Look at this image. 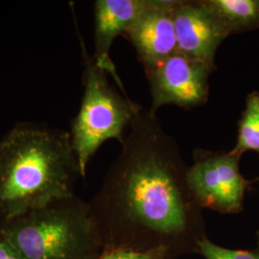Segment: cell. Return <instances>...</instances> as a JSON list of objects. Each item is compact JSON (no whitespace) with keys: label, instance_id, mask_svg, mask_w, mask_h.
I'll list each match as a JSON object with an SVG mask.
<instances>
[{"label":"cell","instance_id":"10","mask_svg":"<svg viewBox=\"0 0 259 259\" xmlns=\"http://www.w3.org/2000/svg\"><path fill=\"white\" fill-rule=\"evenodd\" d=\"M229 36L259 28V0H203Z\"/></svg>","mask_w":259,"mask_h":259},{"label":"cell","instance_id":"5","mask_svg":"<svg viewBox=\"0 0 259 259\" xmlns=\"http://www.w3.org/2000/svg\"><path fill=\"white\" fill-rule=\"evenodd\" d=\"M193 157V164L187 167L186 182L196 203L203 209L222 214L241 212L251 183L241 174V157L232 151L204 149H195Z\"/></svg>","mask_w":259,"mask_h":259},{"label":"cell","instance_id":"14","mask_svg":"<svg viewBox=\"0 0 259 259\" xmlns=\"http://www.w3.org/2000/svg\"><path fill=\"white\" fill-rule=\"evenodd\" d=\"M0 259H26L19 249L0 232Z\"/></svg>","mask_w":259,"mask_h":259},{"label":"cell","instance_id":"1","mask_svg":"<svg viewBox=\"0 0 259 259\" xmlns=\"http://www.w3.org/2000/svg\"><path fill=\"white\" fill-rule=\"evenodd\" d=\"M186 171L176 140L156 112L141 109L119 156L88 203L104 250L162 248L170 259L198 253L207 236Z\"/></svg>","mask_w":259,"mask_h":259},{"label":"cell","instance_id":"2","mask_svg":"<svg viewBox=\"0 0 259 259\" xmlns=\"http://www.w3.org/2000/svg\"><path fill=\"white\" fill-rule=\"evenodd\" d=\"M79 176L69 132L17 123L0 139V221L74 196Z\"/></svg>","mask_w":259,"mask_h":259},{"label":"cell","instance_id":"3","mask_svg":"<svg viewBox=\"0 0 259 259\" xmlns=\"http://www.w3.org/2000/svg\"><path fill=\"white\" fill-rule=\"evenodd\" d=\"M0 232L26 259H97L104 250L89 204L76 195L0 221Z\"/></svg>","mask_w":259,"mask_h":259},{"label":"cell","instance_id":"12","mask_svg":"<svg viewBox=\"0 0 259 259\" xmlns=\"http://www.w3.org/2000/svg\"><path fill=\"white\" fill-rule=\"evenodd\" d=\"M198 253L205 259H259V250H232L221 247L208 237L200 245Z\"/></svg>","mask_w":259,"mask_h":259},{"label":"cell","instance_id":"9","mask_svg":"<svg viewBox=\"0 0 259 259\" xmlns=\"http://www.w3.org/2000/svg\"><path fill=\"white\" fill-rule=\"evenodd\" d=\"M148 0H96L94 2V52L93 61L105 70L128 95L111 61V46L118 36H124L142 12Z\"/></svg>","mask_w":259,"mask_h":259},{"label":"cell","instance_id":"11","mask_svg":"<svg viewBox=\"0 0 259 259\" xmlns=\"http://www.w3.org/2000/svg\"><path fill=\"white\" fill-rule=\"evenodd\" d=\"M242 157L244 153L252 151L259 154V92L253 91L246 97L245 110L238 121L237 140L231 150Z\"/></svg>","mask_w":259,"mask_h":259},{"label":"cell","instance_id":"8","mask_svg":"<svg viewBox=\"0 0 259 259\" xmlns=\"http://www.w3.org/2000/svg\"><path fill=\"white\" fill-rule=\"evenodd\" d=\"M177 0H148L142 12L123 37L135 47L144 69L178 51L173 12Z\"/></svg>","mask_w":259,"mask_h":259},{"label":"cell","instance_id":"4","mask_svg":"<svg viewBox=\"0 0 259 259\" xmlns=\"http://www.w3.org/2000/svg\"><path fill=\"white\" fill-rule=\"evenodd\" d=\"M79 37L83 55V94L69 134L80 174L85 178L88 165L98 149L109 139H116L122 145L127 137L126 130L142 108L111 85L109 74L95 64L83 38Z\"/></svg>","mask_w":259,"mask_h":259},{"label":"cell","instance_id":"6","mask_svg":"<svg viewBox=\"0 0 259 259\" xmlns=\"http://www.w3.org/2000/svg\"><path fill=\"white\" fill-rule=\"evenodd\" d=\"M144 70L152 95L150 110L157 112L166 105L186 110L204 105L209 94L208 79L215 68L178 50Z\"/></svg>","mask_w":259,"mask_h":259},{"label":"cell","instance_id":"15","mask_svg":"<svg viewBox=\"0 0 259 259\" xmlns=\"http://www.w3.org/2000/svg\"><path fill=\"white\" fill-rule=\"evenodd\" d=\"M256 241H257V249L259 250V230L256 232Z\"/></svg>","mask_w":259,"mask_h":259},{"label":"cell","instance_id":"13","mask_svg":"<svg viewBox=\"0 0 259 259\" xmlns=\"http://www.w3.org/2000/svg\"><path fill=\"white\" fill-rule=\"evenodd\" d=\"M97 259H170L165 249L139 251L130 250H103Z\"/></svg>","mask_w":259,"mask_h":259},{"label":"cell","instance_id":"7","mask_svg":"<svg viewBox=\"0 0 259 259\" xmlns=\"http://www.w3.org/2000/svg\"><path fill=\"white\" fill-rule=\"evenodd\" d=\"M178 50L216 69L218 47L229 37L203 0H177L173 12Z\"/></svg>","mask_w":259,"mask_h":259}]
</instances>
